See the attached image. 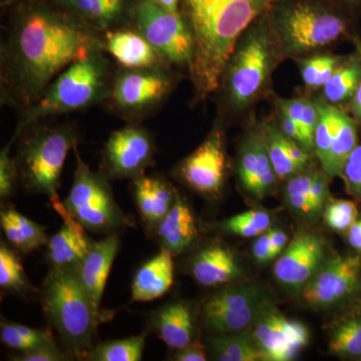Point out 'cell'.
<instances>
[{
	"mask_svg": "<svg viewBox=\"0 0 361 361\" xmlns=\"http://www.w3.org/2000/svg\"><path fill=\"white\" fill-rule=\"evenodd\" d=\"M2 106L27 110L61 71L103 47V35L51 0H18L2 4Z\"/></svg>",
	"mask_w": 361,
	"mask_h": 361,
	"instance_id": "6da1fadb",
	"label": "cell"
},
{
	"mask_svg": "<svg viewBox=\"0 0 361 361\" xmlns=\"http://www.w3.org/2000/svg\"><path fill=\"white\" fill-rule=\"evenodd\" d=\"M278 0H179L194 40L189 75L195 103L219 89L226 63L241 35Z\"/></svg>",
	"mask_w": 361,
	"mask_h": 361,
	"instance_id": "7a4b0ae2",
	"label": "cell"
},
{
	"mask_svg": "<svg viewBox=\"0 0 361 361\" xmlns=\"http://www.w3.org/2000/svg\"><path fill=\"white\" fill-rule=\"evenodd\" d=\"M349 11L329 0H278L267 11L280 59H299L353 35Z\"/></svg>",
	"mask_w": 361,
	"mask_h": 361,
	"instance_id": "3957f363",
	"label": "cell"
},
{
	"mask_svg": "<svg viewBox=\"0 0 361 361\" xmlns=\"http://www.w3.org/2000/svg\"><path fill=\"white\" fill-rule=\"evenodd\" d=\"M109 56L103 47H96L61 71L39 101L20 113L13 139L40 121L104 104L116 71Z\"/></svg>",
	"mask_w": 361,
	"mask_h": 361,
	"instance_id": "277c9868",
	"label": "cell"
},
{
	"mask_svg": "<svg viewBox=\"0 0 361 361\" xmlns=\"http://www.w3.org/2000/svg\"><path fill=\"white\" fill-rule=\"evenodd\" d=\"M267 11L241 35L221 77L218 90L222 89L227 108L236 113L245 111L262 96L281 61Z\"/></svg>",
	"mask_w": 361,
	"mask_h": 361,
	"instance_id": "5b68a950",
	"label": "cell"
},
{
	"mask_svg": "<svg viewBox=\"0 0 361 361\" xmlns=\"http://www.w3.org/2000/svg\"><path fill=\"white\" fill-rule=\"evenodd\" d=\"M13 142L20 141L16 161L21 184L28 191L58 198L66 157L78 145L77 128L71 123H44L25 128Z\"/></svg>",
	"mask_w": 361,
	"mask_h": 361,
	"instance_id": "8992f818",
	"label": "cell"
},
{
	"mask_svg": "<svg viewBox=\"0 0 361 361\" xmlns=\"http://www.w3.org/2000/svg\"><path fill=\"white\" fill-rule=\"evenodd\" d=\"M42 307L68 353L85 358L94 346L101 314L75 271L51 270L44 282Z\"/></svg>",
	"mask_w": 361,
	"mask_h": 361,
	"instance_id": "52a82bcc",
	"label": "cell"
},
{
	"mask_svg": "<svg viewBox=\"0 0 361 361\" xmlns=\"http://www.w3.org/2000/svg\"><path fill=\"white\" fill-rule=\"evenodd\" d=\"M172 66L118 68L104 104L116 116L137 122L155 113L167 101L177 78Z\"/></svg>",
	"mask_w": 361,
	"mask_h": 361,
	"instance_id": "ba28073f",
	"label": "cell"
},
{
	"mask_svg": "<svg viewBox=\"0 0 361 361\" xmlns=\"http://www.w3.org/2000/svg\"><path fill=\"white\" fill-rule=\"evenodd\" d=\"M77 169L73 186L63 205L68 212L85 229L96 233H115L130 225L129 218L114 198L108 176L94 172L82 161L78 145L73 148Z\"/></svg>",
	"mask_w": 361,
	"mask_h": 361,
	"instance_id": "9c48e42d",
	"label": "cell"
},
{
	"mask_svg": "<svg viewBox=\"0 0 361 361\" xmlns=\"http://www.w3.org/2000/svg\"><path fill=\"white\" fill-rule=\"evenodd\" d=\"M130 26L141 33L164 63L172 68H189L194 40L180 11H169L156 0H137Z\"/></svg>",
	"mask_w": 361,
	"mask_h": 361,
	"instance_id": "30bf717a",
	"label": "cell"
},
{
	"mask_svg": "<svg viewBox=\"0 0 361 361\" xmlns=\"http://www.w3.org/2000/svg\"><path fill=\"white\" fill-rule=\"evenodd\" d=\"M269 300L259 284L227 285L204 300L202 322L214 334L244 331L250 329L259 311Z\"/></svg>",
	"mask_w": 361,
	"mask_h": 361,
	"instance_id": "8fae6325",
	"label": "cell"
},
{
	"mask_svg": "<svg viewBox=\"0 0 361 361\" xmlns=\"http://www.w3.org/2000/svg\"><path fill=\"white\" fill-rule=\"evenodd\" d=\"M248 330L263 361H290L310 342V330L268 301Z\"/></svg>",
	"mask_w": 361,
	"mask_h": 361,
	"instance_id": "7c38bea8",
	"label": "cell"
},
{
	"mask_svg": "<svg viewBox=\"0 0 361 361\" xmlns=\"http://www.w3.org/2000/svg\"><path fill=\"white\" fill-rule=\"evenodd\" d=\"M361 284V255H329L301 291L304 303L330 310L349 300Z\"/></svg>",
	"mask_w": 361,
	"mask_h": 361,
	"instance_id": "4fadbf2b",
	"label": "cell"
},
{
	"mask_svg": "<svg viewBox=\"0 0 361 361\" xmlns=\"http://www.w3.org/2000/svg\"><path fill=\"white\" fill-rule=\"evenodd\" d=\"M155 144L151 134L135 123L115 130L103 149L104 174L113 179H130L145 174L153 164Z\"/></svg>",
	"mask_w": 361,
	"mask_h": 361,
	"instance_id": "5bb4252c",
	"label": "cell"
},
{
	"mask_svg": "<svg viewBox=\"0 0 361 361\" xmlns=\"http://www.w3.org/2000/svg\"><path fill=\"white\" fill-rule=\"evenodd\" d=\"M224 134L215 127L193 153L180 161L176 175L183 183L204 196H219L226 179Z\"/></svg>",
	"mask_w": 361,
	"mask_h": 361,
	"instance_id": "9a60e30c",
	"label": "cell"
},
{
	"mask_svg": "<svg viewBox=\"0 0 361 361\" xmlns=\"http://www.w3.org/2000/svg\"><path fill=\"white\" fill-rule=\"evenodd\" d=\"M326 242L317 233L300 230L274 265L275 279L297 296L329 258Z\"/></svg>",
	"mask_w": 361,
	"mask_h": 361,
	"instance_id": "2e32d148",
	"label": "cell"
},
{
	"mask_svg": "<svg viewBox=\"0 0 361 361\" xmlns=\"http://www.w3.org/2000/svg\"><path fill=\"white\" fill-rule=\"evenodd\" d=\"M237 171L243 189L258 200L274 189L278 178L261 128L247 135L240 145Z\"/></svg>",
	"mask_w": 361,
	"mask_h": 361,
	"instance_id": "e0dca14e",
	"label": "cell"
},
{
	"mask_svg": "<svg viewBox=\"0 0 361 361\" xmlns=\"http://www.w3.org/2000/svg\"><path fill=\"white\" fill-rule=\"evenodd\" d=\"M51 201L65 223L47 242V261L51 269L77 272L78 266L89 253L94 241H90L85 234V228L68 212L59 197Z\"/></svg>",
	"mask_w": 361,
	"mask_h": 361,
	"instance_id": "ac0fdd59",
	"label": "cell"
},
{
	"mask_svg": "<svg viewBox=\"0 0 361 361\" xmlns=\"http://www.w3.org/2000/svg\"><path fill=\"white\" fill-rule=\"evenodd\" d=\"M192 276L208 288L233 284L241 277L238 259L225 244L212 242L195 254L190 262Z\"/></svg>",
	"mask_w": 361,
	"mask_h": 361,
	"instance_id": "d6986e66",
	"label": "cell"
},
{
	"mask_svg": "<svg viewBox=\"0 0 361 361\" xmlns=\"http://www.w3.org/2000/svg\"><path fill=\"white\" fill-rule=\"evenodd\" d=\"M104 35L116 28L130 26L133 8L137 0H51Z\"/></svg>",
	"mask_w": 361,
	"mask_h": 361,
	"instance_id": "ffe728a7",
	"label": "cell"
},
{
	"mask_svg": "<svg viewBox=\"0 0 361 361\" xmlns=\"http://www.w3.org/2000/svg\"><path fill=\"white\" fill-rule=\"evenodd\" d=\"M103 49L118 68H144L167 65L147 39L130 26L103 35Z\"/></svg>",
	"mask_w": 361,
	"mask_h": 361,
	"instance_id": "44dd1931",
	"label": "cell"
},
{
	"mask_svg": "<svg viewBox=\"0 0 361 361\" xmlns=\"http://www.w3.org/2000/svg\"><path fill=\"white\" fill-rule=\"evenodd\" d=\"M118 247L120 238L116 232L101 241L94 242L77 270L80 283L99 313L104 287Z\"/></svg>",
	"mask_w": 361,
	"mask_h": 361,
	"instance_id": "7402d4cb",
	"label": "cell"
},
{
	"mask_svg": "<svg viewBox=\"0 0 361 361\" xmlns=\"http://www.w3.org/2000/svg\"><path fill=\"white\" fill-rule=\"evenodd\" d=\"M134 198L142 222L155 232L177 200L174 188L159 176L142 175L133 180Z\"/></svg>",
	"mask_w": 361,
	"mask_h": 361,
	"instance_id": "603a6c76",
	"label": "cell"
},
{
	"mask_svg": "<svg viewBox=\"0 0 361 361\" xmlns=\"http://www.w3.org/2000/svg\"><path fill=\"white\" fill-rule=\"evenodd\" d=\"M155 233L161 248L172 255L184 253L196 243L199 235L196 220L191 209L179 195Z\"/></svg>",
	"mask_w": 361,
	"mask_h": 361,
	"instance_id": "cb8c5ba5",
	"label": "cell"
},
{
	"mask_svg": "<svg viewBox=\"0 0 361 361\" xmlns=\"http://www.w3.org/2000/svg\"><path fill=\"white\" fill-rule=\"evenodd\" d=\"M149 324L169 348L180 349L194 341L195 318L189 303L166 304L152 314Z\"/></svg>",
	"mask_w": 361,
	"mask_h": 361,
	"instance_id": "d4e9b609",
	"label": "cell"
},
{
	"mask_svg": "<svg viewBox=\"0 0 361 361\" xmlns=\"http://www.w3.org/2000/svg\"><path fill=\"white\" fill-rule=\"evenodd\" d=\"M173 255L161 248L160 253L142 264L132 284V298L137 302L155 300L165 295L174 283Z\"/></svg>",
	"mask_w": 361,
	"mask_h": 361,
	"instance_id": "484cf974",
	"label": "cell"
},
{
	"mask_svg": "<svg viewBox=\"0 0 361 361\" xmlns=\"http://www.w3.org/2000/svg\"><path fill=\"white\" fill-rule=\"evenodd\" d=\"M0 224L8 243L23 253H30L49 242L44 228L16 209H4L0 213Z\"/></svg>",
	"mask_w": 361,
	"mask_h": 361,
	"instance_id": "4316f807",
	"label": "cell"
},
{
	"mask_svg": "<svg viewBox=\"0 0 361 361\" xmlns=\"http://www.w3.org/2000/svg\"><path fill=\"white\" fill-rule=\"evenodd\" d=\"M360 80L361 54L355 47L353 54L344 56L322 87L323 102L336 106L350 104Z\"/></svg>",
	"mask_w": 361,
	"mask_h": 361,
	"instance_id": "83f0119b",
	"label": "cell"
},
{
	"mask_svg": "<svg viewBox=\"0 0 361 361\" xmlns=\"http://www.w3.org/2000/svg\"><path fill=\"white\" fill-rule=\"evenodd\" d=\"M357 123L341 108H336V130L329 161L322 169L329 178L341 177L346 161L357 146Z\"/></svg>",
	"mask_w": 361,
	"mask_h": 361,
	"instance_id": "f1b7e54d",
	"label": "cell"
},
{
	"mask_svg": "<svg viewBox=\"0 0 361 361\" xmlns=\"http://www.w3.org/2000/svg\"><path fill=\"white\" fill-rule=\"evenodd\" d=\"M211 357L218 361H260L258 349L248 330L215 334L208 341Z\"/></svg>",
	"mask_w": 361,
	"mask_h": 361,
	"instance_id": "f546056e",
	"label": "cell"
},
{
	"mask_svg": "<svg viewBox=\"0 0 361 361\" xmlns=\"http://www.w3.org/2000/svg\"><path fill=\"white\" fill-rule=\"evenodd\" d=\"M260 128L278 180H287L294 175L305 171L299 167L291 158L287 148V135L277 123H263Z\"/></svg>",
	"mask_w": 361,
	"mask_h": 361,
	"instance_id": "4dcf8cb0",
	"label": "cell"
},
{
	"mask_svg": "<svg viewBox=\"0 0 361 361\" xmlns=\"http://www.w3.org/2000/svg\"><path fill=\"white\" fill-rule=\"evenodd\" d=\"M147 334L129 338L97 344L90 349L84 360L90 361L142 360Z\"/></svg>",
	"mask_w": 361,
	"mask_h": 361,
	"instance_id": "1f68e13d",
	"label": "cell"
},
{
	"mask_svg": "<svg viewBox=\"0 0 361 361\" xmlns=\"http://www.w3.org/2000/svg\"><path fill=\"white\" fill-rule=\"evenodd\" d=\"M275 106L290 116L296 125L300 128L304 137L314 151V132L318 118H319L317 102H312L304 97L289 99L276 97Z\"/></svg>",
	"mask_w": 361,
	"mask_h": 361,
	"instance_id": "d6a6232c",
	"label": "cell"
},
{
	"mask_svg": "<svg viewBox=\"0 0 361 361\" xmlns=\"http://www.w3.org/2000/svg\"><path fill=\"white\" fill-rule=\"evenodd\" d=\"M329 348L341 357H361V315L342 320L330 334Z\"/></svg>",
	"mask_w": 361,
	"mask_h": 361,
	"instance_id": "836d02e7",
	"label": "cell"
},
{
	"mask_svg": "<svg viewBox=\"0 0 361 361\" xmlns=\"http://www.w3.org/2000/svg\"><path fill=\"white\" fill-rule=\"evenodd\" d=\"M343 59L344 56L334 54H315L299 58L297 63L305 87L310 90L322 89Z\"/></svg>",
	"mask_w": 361,
	"mask_h": 361,
	"instance_id": "e575fe53",
	"label": "cell"
},
{
	"mask_svg": "<svg viewBox=\"0 0 361 361\" xmlns=\"http://www.w3.org/2000/svg\"><path fill=\"white\" fill-rule=\"evenodd\" d=\"M271 224L272 218L267 211L253 209L222 221L219 227L222 231L230 234L244 238H254L267 232L271 228Z\"/></svg>",
	"mask_w": 361,
	"mask_h": 361,
	"instance_id": "d590c367",
	"label": "cell"
},
{
	"mask_svg": "<svg viewBox=\"0 0 361 361\" xmlns=\"http://www.w3.org/2000/svg\"><path fill=\"white\" fill-rule=\"evenodd\" d=\"M319 108V118L314 132V154L320 161L322 169L329 161L330 149L336 130V108L325 103L317 102Z\"/></svg>",
	"mask_w": 361,
	"mask_h": 361,
	"instance_id": "8d00e7d4",
	"label": "cell"
},
{
	"mask_svg": "<svg viewBox=\"0 0 361 361\" xmlns=\"http://www.w3.org/2000/svg\"><path fill=\"white\" fill-rule=\"evenodd\" d=\"M0 287L9 292H26L30 284L20 258L2 242L0 246Z\"/></svg>",
	"mask_w": 361,
	"mask_h": 361,
	"instance_id": "74e56055",
	"label": "cell"
},
{
	"mask_svg": "<svg viewBox=\"0 0 361 361\" xmlns=\"http://www.w3.org/2000/svg\"><path fill=\"white\" fill-rule=\"evenodd\" d=\"M325 224L336 232H346L358 219V209L353 201L331 200L330 199L324 212Z\"/></svg>",
	"mask_w": 361,
	"mask_h": 361,
	"instance_id": "f35d334b",
	"label": "cell"
},
{
	"mask_svg": "<svg viewBox=\"0 0 361 361\" xmlns=\"http://www.w3.org/2000/svg\"><path fill=\"white\" fill-rule=\"evenodd\" d=\"M13 142V140H11L0 153V198L1 201L11 198L20 180L16 158H13L11 153V145Z\"/></svg>",
	"mask_w": 361,
	"mask_h": 361,
	"instance_id": "ab89813d",
	"label": "cell"
},
{
	"mask_svg": "<svg viewBox=\"0 0 361 361\" xmlns=\"http://www.w3.org/2000/svg\"><path fill=\"white\" fill-rule=\"evenodd\" d=\"M341 178L349 195L361 202V144L357 145L342 169Z\"/></svg>",
	"mask_w": 361,
	"mask_h": 361,
	"instance_id": "60d3db41",
	"label": "cell"
},
{
	"mask_svg": "<svg viewBox=\"0 0 361 361\" xmlns=\"http://www.w3.org/2000/svg\"><path fill=\"white\" fill-rule=\"evenodd\" d=\"M329 178V176L324 171L318 170L317 176L310 189V200L315 220L323 215L325 207L330 200Z\"/></svg>",
	"mask_w": 361,
	"mask_h": 361,
	"instance_id": "b9f144b4",
	"label": "cell"
},
{
	"mask_svg": "<svg viewBox=\"0 0 361 361\" xmlns=\"http://www.w3.org/2000/svg\"><path fill=\"white\" fill-rule=\"evenodd\" d=\"M71 356L61 351L56 343L40 346L26 353L13 355L14 361H65L70 360Z\"/></svg>",
	"mask_w": 361,
	"mask_h": 361,
	"instance_id": "7bdbcfd3",
	"label": "cell"
},
{
	"mask_svg": "<svg viewBox=\"0 0 361 361\" xmlns=\"http://www.w3.org/2000/svg\"><path fill=\"white\" fill-rule=\"evenodd\" d=\"M0 337H1V341L6 346L18 351V353H26V351L35 349L32 344L18 331L14 322L2 320L1 325H0Z\"/></svg>",
	"mask_w": 361,
	"mask_h": 361,
	"instance_id": "ee69618b",
	"label": "cell"
},
{
	"mask_svg": "<svg viewBox=\"0 0 361 361\" xmlns=\"http://www.w3.org/2000/svg\"><path fill=\"white\" fill-rule=\"evenodd\" d=\"M276 111L278 118L277 125L279 126L282 132H283L287 137H290L291 140L296 142L297 144L300 145L306 151L310 152V153H314L313 149L311 148L310 142H307L302 132H301L300 128L296 125V123L292 120L290 116L287 115L285 111L280 110V109H276Z\"/></svg>",
	"mask_w": 361,
	"mask_h": 361,
	"instance_id": "f6af8a7d",
	"label": "cell"
},
{
	"mask_svg": "<svg viewBox=\"0 0 361 361\" xmlns=\"http://www.w3.org/2000/svg\"><path fill=\"white\" fill-rule=\"evenodd\" d=\"M271 242H272V228L258 236L254 242L252 254L259 264H266L273 261L271 256Z\"/></svg>",
	"mask_w": 361,
	"mask_h": 361,
	"instance_id": "bcb514c9",
	"label": "cell"
},
{
	"mask_svg": "<svg viewBox=\"0 0 361 361\" xmlns=\"http://www.w3.org/2000/svg\"><path fill=\"white\" fill-rule=\"evenodd\" d=\"M176 361H205L208 360L206 348L199 341H193L184 348L177 349L174 358Z\"/></svg>",
	"mask_w": 361,
	"mask_h": 361,
	"instance_id": "7dc6e473",
	"label": "cell"
},
{
	"mask_svg": "<svg viewBox=\"0 0 361 361\" xmlns=\"http://www.w3.org/2000/svg\"><path fill=\"white\" fill-rule=\"evenodd\" d=\"M353 44H355V47L357 49L358 51L360 52L361 54V39L358 35H355L353 39ZM350 111L351 114H353V118H355V122L357 123V125L361 126V80L360 84L358 85V89L356 90L355 97L351 99L350 104Z\"/></svg>",
	"mask_w": 361,
	"mask_h": 361,
	"instance_id": "c3c4849f",
	"label": "cell"
},
{
	"mask_svg": "<svg viewBox=\"0 0 361 361\" xmlns=\"http://www.w3.org/2000/svg\"><path fill=\"white\" fill-rule=\"evenodd\" d=\"M288 245V235L280 229H272V242H271V256L272 260L279 257Z\"/></svg>",
	"mask_w": 361,
	"mask_h": 361,
	"instance_id": "681fc988",
	"label": "cell"
},
{
	"mask_svg": "<svg viewBox=\"0 0 361 361\" xmlns=\"http://www.w3.org/2000/svg\"><path fill=\"white\" fill-rule=\"evenodd\" d=\"M346 237L351 248L361 254V219H357L346 231Z\"/></svg>",
	"mask_w": 361,
	"mask_h": 361,
	"instance_id": "f907efd6",
	"label": "cell"
},
{
	"mask_svg": "<svg viewBox=\"0 0 361 361\" xmlns=\"http://www.w3.org/2000/svg\"><path fill=\"white\" fill-rule=\"evenodd\" d=\"M329 1L349 11L360 8L361 6V0H329Z\"/></svg>",
	"mask_w": 361,
	"mask_h": 361,
	"instance_id": "816d5d0a",
	"label": "cell"
},
{
	"mask_svg": "<svg viewBox=\"0 0 361 361\" xmlns=\"http://www.w3.org/2000/svg\"><path fill=\"white\" fill-rule=\"evenodd\" d=\"M156 1L169 11L179 13V0H156Z\"/></svg>",
	"mask_w": 361,
	"mask_h": 361,
	"instance_id": "f5cc1de1",
	"label": "cell"
},
{
	"mask_svg": "<svg viewBox=\"0 0 361 361\" xmlns=\"http://www.w3.org/2000/svg\"><path fill=\"white\" fill-rule=\"evenodd\" d=\"M11 1H18V0H4V1H2V4H6V2H11Z\"/></svg>",
	"mask_w": 361,
	"mask_h": 361,
	"instance_id": "db71d44e",
	"label": "cell"
},
{
	"mask_svg": "<svg viewBox=\"0 0 361 361\" xmlns=\"http://www.w3.org/2000/svg\"><path fill=\"white\" fill-rule=\"evenodd\" d=\"M360 360H361V357L360 358Z\"/></svg>",
	"mask_w": 361,
	"mask_h": 361,
	"instance_id": "11a10c76",
	"label": "cell"
}]
</instances>
